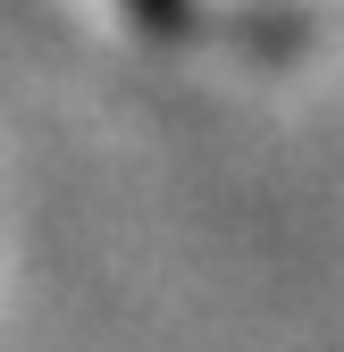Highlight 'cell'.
<instances>
[{"label":"cell","mask_w":344,"mask_h":352,"mask_svg":"<svg viewBox=\"0 0 344 352\" xmlns=\"http://www.w3.org/2000/svg\"><path fill=\"white\" fill-rule=\"evenodd\" d=\"M126 17H135L143 34L168 42V34H185V25H193V0H126Z\"/></svg>","instance_id":"1"}]
</instances>
